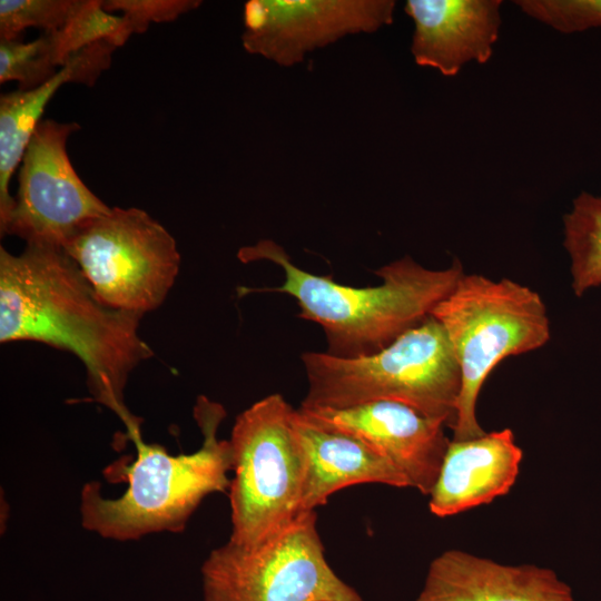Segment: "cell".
<instances>
[{"instance_id":"obj_1","label":"cell","mask_w":601,"mask_h":601,"mask_svg":"<svg viewBox=\"0 0 601 601\" xmlns=\"http://www.w3.org/2000/svg\"><path fill=\"white\" fill-rule=\"evenodd\" d=\"M142 316L104 304L62 248L0 247V342L32 341L77 356L93 400L112 411L131 439L139 420L125 404L130 373L154 355L140 337Z\"/></svg>"},{"instance_id":"obj_2","label":"cell","mask_w":601,"mask_h":601,"mask_svg":"<svg viewBox=\"0 0 601 601\" xmlns=\"http://www.w3.org/2000/svg\"><path fill=\"white\" fill-rule=\"evenodd\" d=\"M237 258L245 264L266 260L280 267L282 286L244 288L294 297L298 317L318 324L327 343L326 353L338 357H359L383 349L408 329L427 318L464 274L454 258L445 269H428L404 256L375 272L382 283L352 287L328 276L298 267L283 246L260 239L243 246Z\"/></svg>"},{"instance_id":"obj_3","label":"cell","mask_w":601,"mask_h":601,"mask_svg":"<svg viewBox=\"0 0 601 601\" xmlns=\"http://www.w3.org/2000/svg\"><path fill=\"white\" fill-rule=\"evenodd\" d=\"M193 414L203 435L197 451L171 455L159 444L145 443L139 434L131 439L136 460L130 465L118 462L105 471L110 474L108 481L128 483L120 496H104L96 481L83 485L80 515L86 530L116 541L181 532L206 496L229 487L230 444L218 437L226 411L201 395Z\"/></svg>"},{"instance_id":"obj_4","label":"cell","mask_w":601,"mask_h":601,"mask_svg":"<svg viewBox=\"0 0 601 601\" xmlns=\"http://www.w3.org/2000/svg\"><path fill=\"white\" fill-rule=\"evenodd\" d=\"M307 393L303 407L344 408L373 401L406 404L452 428L461 373L441 324L430 315L377 353L300 356Z\"/></svg>"},{"instance_id":"obj_5","label":"cell","mask_w":601,"mask_h":601,"mask_svg":"<svg viewBox=\"0 0 601 601\" xmlns=\"http://www.w3.org/2000/svg\"><path fill=\"white\" fill-rule=\"evenodd\" d=\"M431 315L443 327L461 373L453 440L482 436L486 432L475 412L481 388L504 358L549 341L545 305L535 290L518 282L464 273Z\"/></svg>"},{"instance_id":"obj_6","label":"cell","mask_w":601,"mask_h":601,"mask_svg":"<svg viewBox=\"0 0 601 601\" xmlns=\"http://www.w3.org/2000/svg\"><path fill=\"white\" fill-rule=\"evenodd\" d=\"M293 408L270 394L243 411L229 441L231 471L229 540L255 545L299 515L305 459L296 437Z\"/></svg>"},{"instance_id":"obj_7","label":"cell","mask_w":601,"mask_h":601,"mask_svg":"<svg viewBox=\"0 0 601 601\" xmlns=\"http://www.w3.org/2000/svg\"><path fill=\"white\" fill-rule=\"evenodd\" d=\"M200 573L204 601H364L328 564L315 511L258 544L228 540Z\"/></svg>"},{"instance_id":"obj_8","label":"cell","mask_w":601,"mask_h":601,"mask_svg":"<svg viewBox=\"0 0 601 601\" xmlns=\"http://www.w3.org/2000/svg\"><path fill=\"white\" fill-rule=\"evenodd\" d=\"M63 249L104 304L140 316L164 303L180 268L175 238L135 207L110 208Z\"/></svg>"},{"instance_id":"obj_9","label":"cell","mask_w":601,"mask_h":601,"mask_svg":"<svg viewBox=\"0 0 601 601\" xmlns=\"http://www.w3.org/2000/svg\"><path fill=\"white\" fill-rule=\"evenodd\" d=\"M79 128L77 122L53 119L37 126L20 164L17 197L0 224L1 235L63 249L86 225L109 211L69 159L67 141Z\"/></svg>"},{"instance_id":"obj_10","label":"cell","mask_w":601,"mask_h":601,"mask_svg":"<svg viewBox=\"0 0 601 601\" xmlns=\"http://www.w3.org/2000/svg\"><path fill=\"white\" fill-rule=\"evenodd\" d=\"M395 6L394 0H249L242 43L248 53L293 67L346 36L391 24Z\"/></svg>"},{"instance_id":"obj_11","label":"cell","mask_w":601,"mask_h":601,"mask_svg":"<svg viewBox=\"0 0 601 601\" xmlns=\"http://www.w3.org/2000/svg\"><path fill=\"white\" fill-rule=\"evenodd\" d=\"M312 423L349 434L384 456L408 487L430 495L450 440L443 420L394 401H373L344 408L303 407Z\"/></svg>"},{"instance_id":"obj_12","label":"cell","mask_w":601,"mask_h":601,"mask_svg":"<svg viewBox=\"0 0 601 601\" xmlns=\"http://www.w3.org/2000/svg\"><path fill=\"white\" fill-rule=\"evenodd\" d=\"M501 6V0H407L415 63L454 77L467 62H487L499 39Z\"/></svg>"},{"instance_id":"obj_13","label":"cell","mask_w":601,"mask_h":601,"mask_svg":"<svg viewBox=\"0 0 601 601\" xmlns=\"http://www.w3.org/2000/svg\"><path fill=\"white\" fill-rule=\"evenodd\" d=\"M415 601H575L556 573L451 549L432 560Z\"/></svg>"},{"instance_id":"obj_14","label":"cell","mask_w":601,"mask_h":601,"mask_svg":"<svg viewBox=\"0 0 601 601\" xmlns=\"http://www.w3.org/2000/svg\"><path fill=\"white\" fill-rule=\"evenodd\" d=\"M523 457L510 428L466 441H450L430 493L432 514L446 518L509 493Z\"/></svg>"},{"instance_id":"obj_15","label":"cell","mask_w":601,"mask_h":601,"mask_svg":"<svg viewBox=\"0 0 601 601\" xmlns=\"http://www.w3.org/2000/svg\"><path fill=\"white\" fill-rule=\"evenodd\" d=\"M293 426L305 459L299 513L315 511L347 486L378 483L408 487L405 477L361 440L316 425L296 408Z\"/></svg>"},{"instance_id":"obj_16","label":"cell","mask_w":601,"mask_h":601,"mask_svg":"<svg viewBox=\"0 0 601 601\" xmlns=\"http://www.w3.org/2000/svg\"><path fill=\"white\" fill-rule=\"evenodd\" d=\"M117 49L109 41L90 45L75 55L48 82L31 89L2 93L0 97V224L8 217L14 198L9 184L21 164L27 146L41 121L46 106L63 83L93 86L111 65Z\"/></svg>"},{"instance_id":"obj_17","label":"cell","mask_w":601,"mask_h":601,"mask_svg":"<svg viewBox=\"0 0 601 601\" xmlns=\"http://www.w3.org/2000/svg\"><path fill=\"white\" fill-rule=\"evenodd\" d=\"M563 226L572 289L582 296L601 285V196L580 193L564 215Z\"/></svg>"},{"instance_id":"obj_18","label":"cell","mask_w":601,"mask_h":601,"mask_svg":"<svg viewBox=\"0 0 601 601\" xmlns=\"http://www.w3.org/2000/svg\"><path fill=\"white\" fill-rule=\"evenodd\" d=\"M63 66L56 32L29 42L0 40L1 83L13 80L19 90H31L51 80Z\"/></svg>"},{"instance_id":"obj_19","label":"cell","mask_w":601,"mask_h":601,"mask_svg":"<svg viewBox=\"0 0 601 601\" xmlns=\"http://www.w3.org/2000/svg\"><path fill=\"white\" fill-rule=\"evenodd\" d=\"M61 58L68 59L79 50L100 41H109L117 48L132 36L126 18L104 9L101 0H81L72 17L62 29L56 31Z\"/></svg>"},{"instance_id":"obj_20","label":"cell","mask_w":601,"mask_h":601,"mask_svg":"<svg viewBox=\"0 0 601 601\" xmlns=\"http://www.w3.org/2000/svg\"><path fill=\"white\" fill-rule=\"evenodd\" d=\"M81 0H1L0 40H18L27 28L56 32L65 27Z\"/></svg>"},{"instance_id":"obj_21","label":"cell","mask_w":601,"mask_h":601,"mask_svg":"<svg viewBox=\"0 0 601 601\" xmlns=\"http://www.w3.org/2000/svg\"><path fill=\"white\" fill-rule=\"evenodd\" d=\"M521 10L562 33L601 27V0H518Z\"/></svg>"},{"instance_id":"obj_22","label":"cell","mask_w":601,"mask_h":601,"mask_svg":"<svg viewBox=\"0 0 601 601\" xmlns=\"http://www.w3.org/2000/svg\"><path fill=\"white\" fill-rule=\"evenodd\" d=\"M201 4L199 0H108L102 7L121 12L134 33H142L152 22H170Z\"/></svg>"}]
</instances>
